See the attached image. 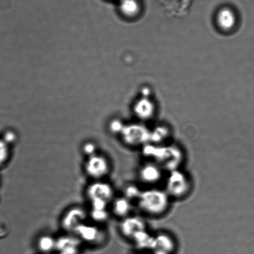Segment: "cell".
Wrapping results in <instances>:
<instances>
[{
    "label": "cell",
    "mask_w": 254,
    "mask_h": 254,
    "mask_svg": "<svg viewBox=\"0 0 254 254\" xmlns=\"http://www.w3.org/2000/svg\"><path fill=\"white\" fill-rule=\"evenodd\" d=\"M171 197L166 191L149 189L142 191L137 199L140 210L151 216L161 215L169 208Z\"/></svg>",
    "instance_id": "1"
},
{
    "label": "cell",
    "mask_w": 254,
    "mask_h": 254,
    "mask_svg": "<svg viewBox=\"0 0 254 254\" xmlns=\"http://www.w3.org/2000/svg\"><path fill=\"white\" fill-rule=\"evenodd\" d=\"M190 186V184L189 177L184 172L176 169L170 171V174L168 175L165 191L171 198L174 197L179 198L188 193Z\"/></svg>",
    "instance_id": "2"
},
{
    "label": "cell",
    "mask_w": 254,
    "mask_h": 254,
    "mask_svg": "<svg viewBox=\"0 0 254 254\" xmlns=\"http://www.w3.org/2000/svg\"><path fill=\"white\" fill-rule=\"evenodd\" d=\"M85 173L90 178L97 181L104 179L110 173L109 160L104 155L97 154L88 157L84 166Z\"/></svg>",
    "instance_id": "3"
},
{
    "label": "cell",
    "mask_w": 254,
    "mask_h": 254,
    "mask_svg": "<svg viewBox=\"0 0 254 254\" xmlns=\"http://www.w3.org/2000/svg\"><path fill=\"white\" fill-rule=\"evenodd\" d=\"M115 191L110 184L97 181L88 186L87 196L90 202L100 201L110 203L114 199Z\"/></svg>",
    "instance_id": "4"
},
{
    "label": "cell",
    "mask_w": 254,
    "mask_h": 254,
    "mask_svg": "<svg viewBox=\"0 0 254 254\" xmlns=\"http://www.w3.org/2000/svg\"><path fill=\"white\" fill-rule=\"evenodd\" d=\"M87 218V212L83 208L80 207L71 208L62 218V228L67 233H75L79 226L86 223Z\"/></svg>",
    "instance_id": "5"
},
{
    "label": "cell",
    "mask_w": 254,
    "mask_h": 254,
    "mask_svg": "<svg viewBox=\"0 0 254 254\" xmlns=\"http://www.w3.org/2000/svg\"><path fill=\"white\" fill-rule=\"evenodd\" d=\"M74 233L79 239L90 244H99L106 239V234L102 229L87 223L79 226Z\"/></svg>",
    "instance_id": "6"
},
{
    "label": "cell",
    "mask_w": 254,
    "mask_h": 254,
    "mask_svg": "<svg viewBox=\"0 0 254 254\" xmlns=\"http://www.w3.org/2000/svg\"><path fill=\"white\" fill-rule=\"evenodd\" d=\"M163 170V168L157 163H147L140 168L139 176L144 183L149 185L155 184L162 179Z\"/></svg>",
    "instance_id": "7"
},
{
    "label": "cell",
    "mask_w": 254,
    "mask_h": 254,
    "mask_svg": "<svg viewBox=\"0 0 254 254\" xmlns=\"http://www.w3.org/2000/svg\"><path fill=\"white\" fill-rule=\"evenodd\" d=\"M145 223L137 217L128 216L120 224V231L126 238L132 239L140 232L145 230Z\"/></svg>",
    "instance_id": "8"
},
{
    "label": "cell",
    "mask_w": 254,
    "mask_h": 254,
    "mask_svg": "<svg viewBox=\"0 0 254 254\" xmlns=\"http://www.w3.org/2000/svg\"><path fill=\"white\" fill-rule=\"evenodd\" d=\"M79 239L63 237L57 240L56 250L60 254H76L79 249Z\"/></svg>",
    "instance_id": "9"
},
{
    "label": "cell",
    "mask_w": 254,
    "mask_h": 254,
    "mask_svg": "<svg viewBox=\"0 0 254 254\" xmlns=\"http://www.w3.org/2000/svg\"><path fill=\"white\" fill-rule=\"evenodd\" d=\"M217 23L223 30H230L236 23L235 14L228 8L221 9L216 17Z\"/></svg>",
    "instance_id": "10"
},
{
    "label": "cell",
    "mask_w": 254,
    "mask_h": 254,
    "mask_svg": "<svg viewBox=\"0 0 254 254\" xmlns=\"http://www.w3.org/2000/svg\"><path fill=\"white\" fill-rule=\"evenodd\" d=\"M131 209V201L125 196L113 199L112 210L116 216L123 219L127 218L129 216Z\"/></svg>",
    "instance_id": "11"
},
{
    "label": "cell",
    "mask_w": 254,
    "mask_h": 254,
    "mask_svg": "<svg viewBox=\"0 0 254 254\" xmlns=\"http://www.w3.org/2000/svg\"><path fill=\"white\" fill-rule=\"evenodd\" d=\"M152 247L156 249L157 254H167L173 249L174 242L169 236L162 234L154 238Z\"/></svg>",
    "instance_id": "12"
},
{
    "label": "cell",
    "mask_w": 254,
    "mask_h": 254,
    "mask_svg": "<svg viewBox=\"0 0 254 254\" xmlns=\"http://www.w3.org/2000/svg\"><path fill=\"white\" fill-rule=\"evenodd\" d=\"M120 11L127 17H134L139 13L140 5L137 0H120Z\"/></svg>",
    "instance_id": "13"
},
{
    "label": "cell",
    "mask_w": 254,
    "mask_h": 254,
    "mask_svg": "<svg viewBox=\"0 0 254 254\" xmlns=\"http://www.w3.org/2000/svg\"><path fill=\"white\" fill-rule=\"evenodd\" d=\"M57 240L49 235H44L39 238L38 246L39 250L44 253H51L56 249Z\"/></svg>",
    "instance_id": "14"
},
{
    "label": "cell",
    "mask_w": 254,
    "mask_h": 254,
    "mask_svg": "<svg viewBox=\"0 0 254 254\" xmlns=\"http://www.w3.org/2000/svg\"><path fill=\"white\" fill-rule=\"evenodd\" d=\"M153 111V105L152 103L148 102L147 100L140 101L137 103L135 107V112L140 118H148L152 115Z\"/></svg>",
    "instance_id": "15"
},
{
    "label": "cell",
    "mask_w": 254,
    "mask_h": 254,
    "mask_svg": "<svg viewBox=\"0 0 254 254\" xmlns=\"http://www.w3.org/2000/svg\"><path fill=\"white\" fill-rule=\"evenodd\" d=\"M109 213L107 209H92L89 216L91 219L97 224L105 223L109 219Z\"/></svg>",
    "instance_id": "16"
},
{
    "label": "cell",
    "mask_w": 254,
    "mask_h": 254,
    "mask_svg": "<svg viewBox=\"0 0 254 254\" xmlns=\"http://www.w3.org/2000/svg\"><path fill=\"white\" fill-rule=\"evenodd\" d=\"M9 145L3 139H0V165H4L9 159L10 155Z\"/></svg>",
    "instance_id": "17"
},
{
    "label": "cell",
    "mask_w": 254,
    "mask_h": 254,
    "mask_svg": "<svg viewBox=\"0 0 254 254\" xmlns=\"http://www.w3.org/2000/svg\"><path fill=\"white\" fill-rule=\"evenodd\" d=\"M141 192L142 191H139V188L136 186H128L125 189L124 196L130 201L134 200V199H136L137 201Z\"/></svg>",
    "instance_id": "18"
},
{
    "label": "cell",
    "mask_w": 254,
    "mask_h": 254,
    "mask_svg": "<svg viewBox=\"0 0 254 254\" xmlns=\"http://www.w3.org/2000/svg\"><path fill=\"white\" fill-rule=\"evenodd\" d=\"M97 146L95 143L88 142L85 143L82 147L83 154L88 158L97 154Z\"/></svg>",
    "instance_id": "19"
},
{
    "label": "cell",
    "mask_w": 254,
    "mask_h": 254,
    "mask_svg": "<svg viewBox=\"0 0 254 254\" xmlns=\"http://www.w3.org/2000/svg\"><path fill=\"white\" fill-rule=\"evenodd\" d=\"M3 140L7 143V144L9 145L11 144L16 141V136L14 132L9 131L5 133V134H4Z\"/></svg>",
    "instance_id": "20"
},
{
    "label": "cell",
    "mask_w": 254,
    "mask_h": 254,
    "mask_svg": "<svg viewBox=\"0 0 254 254\" xmlns=\"http://www.w3.org/2000/svg\"><path fill=\"white\" fill-rule=\"evenodd\" d=\"M110 129L113 133H121L122 134L124 127H123L120 123L114 122L111 125Z\"/></svg>",
    "instance_id": "21"
}]
</instances>
